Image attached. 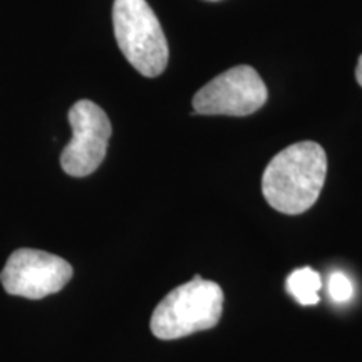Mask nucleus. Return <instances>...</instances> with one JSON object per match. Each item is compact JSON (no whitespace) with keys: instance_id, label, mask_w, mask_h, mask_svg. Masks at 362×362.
Instances as JSON below:
<instances>
[{"instance_id":"obj_1","label":"nucleus","mask_w":362,"mask_h":362,"mask_svg":"<svg viewBox=\"0 0 362 362\" xmlns=\"http://www.w3.org/2000/svg\"><path fill=\"white\" fill-rule=\"evenodd\" d=\"M327 176V155L319 143L300 141L272 158L262 193L274 210L300 215L315 205Z\"/></svg>"},{"instance_id":"obj_2","label":"nucleus","mask_w":362,"mask_h":362,"mask_svg":"<svg viewBox=\"0 0 362 362\" xmlns=\"http://www.w3.org/2000/svg\"><path fill=\"white\" fill-rule=\"evenodd\" d=\"M223 300L218 284L194 275L156 305L149 322L153 336L161 341H175L214 329L221 319Z\"/></svg>"},{"instance_id":"obj_3","label":"nucleus","mask_w":362,"mask_h":362,"mask_svg":"<svg viewBox=\"0 0 362 362\" xmlns=\"http://www.w3.org/2000/svg\"><path fill=\"white\" fill-rule=\"evenodd\" d=\"M112 25L121 52L139 74L156 78L166 69L168 42L146 0H115Z\"/></svg>"},{"instance_id":"obj_4","label":"nucleus","mask_w":362,"mask_h":362,"mask_svg":"<svg viewBox=\"0 0 362 362\" xmlns=\"http://www.w3.org/2000/svg\"><path fill=\"white\" fill-rule=\"evenodd\" d=\"M269 90L250 66H235L221 72L194 94V115L248 116L267 103Z\"/></svg>"},{"instance_id":"obj_5","label":"nucleus","mask_w":362,"mask_h":362,"mask_svg":"<svg viewBox=\"0 0 362 362\" xmlns=\"http://www.w3.org/2000/svg\"><path fill=\"white\" fill-rule=\"evenodd\" d=\"M72 139L61 155V166L69 176L84 178L94 173L107 153L111 121L96 103L78 101L69 111Z\"/></svg>"},{"instance_id":"obj_6","label":"nucleus","mask_w":362,"mask_h":362,"mask_svg":"<svg viewBox=\"0 0 362 362\" xmlns=\"http://www.w3.org/2000/svg\"><path fill=\"white\" fill-rule=\"evenodd\" d=\"M72 267L61 257L33 248H21L8 257L0 282L11 296L37 300L66 287Z\"/></svg>"},{"instance_id":"obj_7","label":"nucleus","mask_w":362,"mask_h":362,"mask_svg":"<svg viewBox=\"0 0 362 362\" xmlns=\"http://www.w3.org/2000/svg\"><path fill=\"white\" fill-rule=\"evenodd\" d=\"M320 287H322V279L310 267L293 270L287 279V291L300 305L319 304Z\"/></svg>"},{"instance_id":"obj_8","label":"nucleus","mask_w":362,"mask_h":362,"mask_svg":"<svg viewBox=\"0 0 362 362\" xmlns=\"http://www.w3.org/2000/svg\"><path fill=\"white\" fill-rule=\"evenodd\" d=\"M329 293L336 302H347L354 293V287L346 274L334 272L329 277Z\"/></svg>"},{"instance_id":"obj_9","label":"nucleus","mask_w":362,"mask_h":362,"mask_svg":"<svg viewBox=\"0 0 362 362\" xmlns=\"http://www.w3.org/2000/svg\"><path fill=\"white\" fill-rule=\"evenodd\" d=\"M356 79H357V83H359V86L362 88V54H361L359 61H357V67H356Z\"/></svg>"}]
</instances>
